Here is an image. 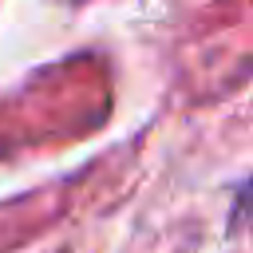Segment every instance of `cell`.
I'll list each match as a JSON object with an SVG mask.
<instances>
[]
</instances>
